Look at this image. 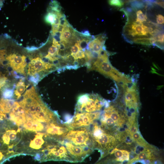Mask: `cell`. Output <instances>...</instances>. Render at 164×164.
I'll return each mask as SVG.
<instances>
[{"label":"cell","instance_id":"cell-11","mask_svg":"<svg viewBox=\"0 0 164 164\" xmlns=\"http://www.w3.org/2000/svg\"><path fill=\"white\" fill-rule=\"evenodd\" d=\"M74 29L70 24L64 27L63 30L62 32V41L68 42L71 38Z\"/></svg>","mask_w":164,"mask_h":164},{"label":"cell","instance_id":"cell-19","mask_svg":"<svg viewBox=\"0 0 164 164\" xmlns=\"http://www.w3.org/2000/svg\"><path fill=\"white\" fill-rule=\"evenodd\" d=\"M156 20L157 24L159 25H162L164 23V17L162 15L158 14L156 15Z\"/></svg>","mask_w":164,"mask_h":164},{"label":"cell","instance_id":"cell-15","mask_svg":"<svg viewBox=\"0 0 164 164\" xmlns=\"http://www.w3.org/2000/svg\"><path fill=\"white\" fill-rule=\"evenodd\" d=\"M143 2V1H133L130 2V4L133 10L135 11L138 9H142L145 7V3H144Z\"/></svg>","mask_w":164,"mask_h":164},{"label":"cell","instance_id":"cell-4","mask_svg":"<svg viewBox=\"0 0 164 164\" xmlns=\"http://www.w3.org/2000/svg\"><path fill=\"white\" fill-rule=\"evenodd\" d=\"M6 59L12 69L15 73L25 74V69L27 65L26 57L15 54H11L7 56Z\"/></svg>","mask_w":164,"mask_h":164},{"label":"cell","instance_id":"cell-21","mask_svg":"<svg viewBox=\"0 0 164 164\" xmlns=\"http://www.w3.org/2000/svg\"><path fill=\"white\" fill-rule=\"evenodd\" d=\"M3 153L0 151V164H1L6 158Z\"/></svg>","mask_w":164,"mask_h":164},{"label":"cell","instance_id":"cell-9","mask_svg":"<svg viewBox=\"0 0 164 164\" xmlns=\"http://www.w3.org/2000/svg\"><path fill=\"white\" fill-rule=\"evenodd\" d=\"M156 42L155 36H151L150 38L143 37L133 38L131 41V43H134L136 44L144 45L155 46Z\"/></svg>","mask_w":164,"mask_h":164},{"label":"cell","instance_id":"cell-7","mask_svg":"<svg viewBox=\"0 0 164 164\" xmlns=\"http://www.w3.org/2000/svg\"><path fill=\"white\" fill-rule=\"evenodd\" d=\"M36 134L35 138L30 141L29 145V147L33 150H39V149L43 148V145L46 143L48 137L45 141L43 138V137L46 134V133L37 132Z\"/></svg>","mask_w":164,"mask_h":164},{"label":"cell","instance_id":"cell-17","mask_svg":"<svg viewBox=\"0 0 164 164\" xmlns=\"http://www.w3.org/2000/svg\"><path fill=\"white\" fill-rule=\"evenodd\" d=\"M109 4L111 5L121 7L124 4V2L120 0H110L108 1Z\"/></svg>","mask_w":164,"mask_h":164},{"label":"cell","instance_id":"cell-12","mask_svg":"<svg viewBox=\"0 0 164 164\" xmlns=\"http://www.w3.org/2000/svg\"><path fill=\"white\" fill-rule=\"evenodd\" d=\"M26 90V85L24 82L22 80L19 81L16 84L14 94L17 99H19L24 92Z\"/></svg>","mask_w":164,"mask_h":164},{"label":"cell","instance_id":"cell-10","mask_svg":"<svg viewBox=\"0 0 164 164\" xmlns=\"http://www.w3.org/2000/svg\"><path fill=\"white\" fill-rule=\"evenodd\" d=\"M14 101L13 100L2 98L0 101V109L5 114L10 112Z\"/></svg>","mask_w":164,"mask_h":164},{"label":"cell","instance_id":"cell-22","mask_svg":"<svg viewBox=\"0 0 164 164\" xmlns=\"http://www.w3.org/2000/svg\"><path fill=\"white\" fill-rule=\"evenodd\" d=\"M38 49L37 47L35 46H32L31 47H28L26 48V49L29 51H32L34 50H35Z\"/></svg>","mask_w":164,"mask_h":164},{"label":"cell","instance_id":"cell-5","mask_svg":"<svg viewBox=\"0 0 164 164\" xmlns=\"http://www.w3.org/2000/svg\"><path fill=\"white\" fill-rule=\"evenodd\" d=\"M9 114V118L18 126L24 124L26 121L25 111L23 108L19 103L15 101Z\"/></svg>","mask_w":164,"mask_h":164},{"label":"cell","instance_id":"cell-20","mask_svg":"<svg viewBox=\"0 0 164 164\" xmlns=\"http://www.w3.org/2000/svg\"><path fill=\"white\" fill-rule=\"evenodd\" d=\"M4 118L6 119V114L0 110V121L3 120Z\"/></svg>","mask_w":164,"mask_h":164},{"label":"cell","instance_id":"cell-16","mask_svg":"<svg viewBox=\"0 0 164 164\" xmlns=\"http://www.w3.org/2000/svg\"><path fill=\"white\" fill-rule=\"evenodd\" d=\"M56 16V15L54 13L48 12L45 16L44 18L45 21L46 23L52 25L54 23Z\"/></svg>","mask_w":164,"mask_h":164},{"label":"cell","instance_id":"cell-8","mask_svg":"<svg viewBox=\"0 0 164 164\" xmlns=\"http://www.w3.org/2000/svg\"><path fill=\"white\" fill-rule=\"evenodd\" d=\"M106 39V35L104 34H101L95 36L93 40V44L91 51L100 53L103 49Z\"/></svg>","mask_w":164,"mask_h":164},{"label":"cell","instance_id":"cell-3","mask_svg":"<svg viewBox=\"0 0 164 164\" xmlns=\"http://www.w3.org/2000/svg\"><path fill=\"white\" fill-rule=\"evenodd\" d=\"M102 110L90 112L75 111L73 116L65 123L71 129L89 127L99 118Z\"/></svg>","mask_w":164,"mask_h":164},{"label":"cell","instance_id":"cell-6","mask_svg":"<svg viewBox=\"0 0 164 164\" xmlns=\"http://www.w3.org/2000/svg\"><path fill=\"white\" fill-rule=\"evenodd\" d=\"M115 69L113 67L109 60L100 63L94 70L97 71L103 74L111 77L113 71Z\"/></svg>","mask_w":164,"mask_h":164},{"label":"cell","instance_id":"cell-18","mask_svg":"<svg viewBox=\"0 0 164 164\" xmlns=\"http://www.w3.org/2000/svg\"><path fill=\"white\" fill-rule=\"evenodd\" d=\"M7 79L4 75L0 73V90L5 85Z\"/></svg>","mask_w":164,"mask_h":164},{"label":"cell","instance_id":"cell-14","mask_svg":"<svg viewBox=\"0 0 164 164\" xmlns=\"http://www.w3.org/2000/svg\"><path fill=\"white\" fill-rule=\"evenodd\" d=\"M14 93V88L10 89L5 88L2 92V97L5 99H11L13 96Z\"/></svg>","mask_w":164,"mask_h":164},{"label":"cell","instance_id":"cell-2","mask_svg":"<svg viewBox=\"0 0 164 164\" xmlns=\"http://www.w3.org/2000/svg\"><path fill=\"white\" fill-rule=\"evenodd\" d=\"M63 138L76 145L95 149L89 127L70 129Z\"/></svg>","mask_w":164,"mask_h":164},{"label":"cell","instance_id":"cell-1","mask_svg":"<svg viewBox=\"0 0 164 164\" xmlns=\"http://www.w3.org/2000/svg\"><path fill=\"white\" fill-rule=\"evenodd\" d=\"M127 21L123 30V36L126 41L129 38L146 37L149 35L153 36L154 30L159 27L156 24L151 21L148 22L146 25L143 23L136 22L130 19Z\"/></svg>","mask_w":164,"mask_h":164},{"label":"cell","instance_id":"cell-13","mask_svg":"<svg viewBox=\"0 0 164 164\" xmlns=\"http://www.w3.org/2000/svg\"><path fill=\"white\" fill-rule=\"evenodd\" d=\"M137 10L136 12V18L135 22L139 23H143L146 22L147 19L146 13H143L141 10ZM136 11V10H135Z\"/></svg>","mask_w":164,"mask_h":164}]
</instances>
